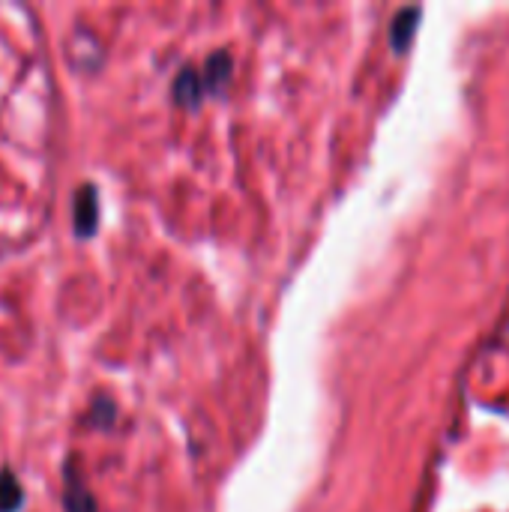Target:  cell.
I'll list each match as a JSON object with an SVG mask.
<instances>
[{"mask_svg": "<svg viewBox=\"0 0 509 512\" xmlns=\"http://www.w3.org/2000/svg\"><path fill=\"white\" fill-rule=\"evenodd\" d=\"M96 228H99V192L93 183H84L75 192V234L93 237Z\"/></svg>", "mask_w": 509, "mask_h": 512, "instance_id": "6da1fadb", "label": "cell"}, {"mask_svg": "<svg viewBox=\"0 0 509 512\" xmlns=\"http://www.w3.org/2000/svg\"><path fill=\"white\" fill-rule=\"evenodd\" d=\"M24 504V489L15 471L3 468L0 471V512H18Z\"/></svg>", "mask_w": 509, "mask_h": 512, "instance_id": "8992f818", "label": "cell"}, {"mask_svg": "<svg viewBox=\"0 0 509 512\" xmlns=\"http://www.w3.org/2000/svg\"><path fill=\"white\" fill-rule=\"evenodd\" d=\"M63 477H66V492H63V507H66V512H96V501H93L90 489L81 483V477L75 471V459L66 462Z\"/></svg>", "mask_w": 509, "mask_h": 512, "instance_id": "7a4b0ae2", "label": "cell"}, {"mask_svg": "<svg viewBox=\"0 0 509 512\" xmlns=\"http://www.w3.org/2000/svg\"><path fill=\"white\" fill-rule=\"evenodd\" d=\"M201 78H204L207 93H219V90L225 87V81L231 78V54H228V51L210 54V60H207V66H204V72H201Z\"/></svg>", "mask_w": 509, "mask_h": 512, "instance_id": "5b68a950", "label": "cell"}, {"mask_svg": "<svg viewBox=\"0 0 509 512\" xmlns=\"http://www.w3.org/2000/svg\"><path fill=\"white\" fill-rule=\"evenodd\" d=\"M114 402L108 399V396H96L93 402H90V414H87V426H93V429H108L111 423H114Z\"/></svg>", "mask_w": 509, "mask_h": 512, "instance_id": "52a82bcc", "label": "cell"}, {"mask_svg": "<svg viewBox=\"0 0 509 512\" xmlns=\"http://www.w3.org/2000/svg\"><path fill=\"white\" fill-rule=\"evenodd\" d=\"M420 18H423V9L420 6H405L396 12L393 24H390V45L396 54H405V48L411 45V39L417 36V27H420Z\"/></svg>", "mask_w": 509, "mask_h": 512, "instance_id": "3957f363", "label": "cell"}, {"mask_svg": "<svg viewBox=\"0 0 509 512\" xmlns=\"http://www.w3.org/2000/svg\"><path fill=\"white\" fill-rule=\"evenodd\" d=\"M207 87H204V78L198 69L192 66H183L174 78V102L183 105V108H198L201 99H204Z\"/></svg>", "mask_w": 509, "mask_h": 512, "instance_id": "277c9868", "label": "cell"}]
</instances>
